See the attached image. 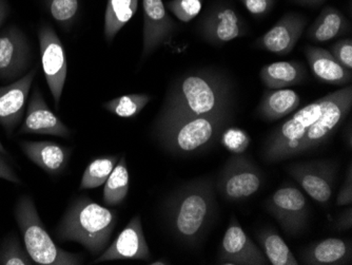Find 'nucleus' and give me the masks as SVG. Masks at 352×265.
Wrapping results in <instances>:
<instances>
[{
    "label": "nucleus",
    "instance_id": "obj_28",
    "mask_svg": "<svg viewBox=\"0 0 352 265\" xmlns=\"http://www.w3.org/2000/svg\"><path fill=\"white\" fill-rule=\"evenodd\" d=\"M150 100L147 93H132L104 103L102 108L118 118H131L138 116Z\"/></svg>",
    "mask_w": 352,
    "mask_h": 265
},
{
    "label": "nucleus",
    "instance_id": "obj_15",
    "mask_svg": "<svg viewBox=\"0 0 352 265\" xmlns=\"http://www.w3.org/2000/svg\"><path fill=\"white\" fill-rule=\"evenodd\" d=\"M37 66L7 86L0 87V125L11 136L23 120L25 104L37 74Z\"/></svg>",
    "mask_w": 352,
    "mask_h": 265
},
{
    "label": "nucleus",
    "instance_id": "obj_39",
    "mask_svg": "<svg viewBox=\"0 0 352 265\" xmlns=\"http://www.w3.org/2000/svg\"><path fill=\"white\" fill-rule=\"evenodd\" d=\"M10 14V6L8 0H0V27L5 23Z\"/></svg>",
    "mask_w": 352,
    "mask_h": 265
},
{
    "label": "nucleus",
    "instance_id": "obj_19",
    "mask_svg": "<svg viewBox=\"0 0 352 265\" xmlns=\"http://www.w3.org/2000/svg\"><path fill=\"white\" fill-rule=\"evenodd\" d=\"M25 157L49 175L63 173L69 164L71 149L50 141H23L19 143Z\"/></svg>",
    "mask_w": 352,
    "mask_h": 265
},
{
    "label": "nucleus",
    "instance_id": "obj_37",
    "mask_svg": "<svg viewBox=\"0 0 352 265\" xmlns=\"http://www.w3.org/2000/svg\"><path fill=\"white\" fill-rule=\"evenodd\" d=\"M0 179L11 182V183L21 184V180L19 175L15 173L10 163L3 157V153H0Z\"/></svg>",
    "mask_w": 352,
    "mask_h": 265
},
{
    "label": "nucleus",
    "instance_id": "obj_10",
    "mask_svg": "<svg viewBox=\"0 0 352 265\" xmlns=\"http://www.w3.org/2000/svg\"><path fill=\"white\" fill-rule=\"evenodd\" d=\"M31 48L25 33L15 25L0 33V81L12 83L29 72Z\"/></svg>",
    "mask_w": 352,
    "mask_h": 265
},
{
    "label": "nucleus",
    "instance_id": "obj_25",
    "mask_svg": "<svg viewBox=\"0 0 352 265\" xmlns=\"http://www.w3.org/2000/svg\"><path fill=\"white\" fill-rule=\"evenodd\" d=\"M138 7V0H108L104 12V33L109 43H112L120 30L131 21Z\"/></svg>",
    "mask_w": 352,
    "mask_h": 265
},
{
    "label": "nucleus",
    "instance_id": "obj_27",
    "mask_svg": "<svg viewBox=\"0 0 352 265\" xmlns=\"http://www.w3.org/2000/svg\"><path fill=\"white\" fill-rule=\"evenodd\" d=\"M258 242L271 265H298L294 255L282 237L274 229H265L258 233Z\"/></svg>",
    "mask_w": 352,
    "mask_h": 265
},
{
    "label": "nucleus",
    "instance_id": "obj_23",
    "mask_svg": "<svg viewBox=\"0 0 352 265\" xmlns=\"http://www.w3.org/2000/svg\"><path fill=\"white\" fill-rule=\"evenodd\" d=\"M349 21L333 7H326L307 31V37L316 43H327L336 37L348 34Z\"/></svg>",
    "mask_w": 352,
    "mask_h": 265
},
{
    "label": "nucleus",
    "instance_id": "obj_22",
    "mask_svg": "<svg viewBox=\"0 0 352 265\" xmlns=\"http://www.w3.org/2000/svg\"><path fill=\"white\" fill-rule=\"evenodd\" d=\"M300 103L296 91L287 88L269 90L264 93L256 112L263 120L274 122L296 112Z\"/></svg>",
    "mask_w": 352,
    "mask_h": 265
},
{
    "label": "nucleus",
    "instance_id": "obj_3",
    "mask_svg": "<svg viewBox=\"0 0 352 265\" xmlns=\"http://www.w3.org/2000/svg\"><path fill=\"white\" fill-rule=\"evenodd\" d=\"M215 207L212 180H195L167 198L164 203V219L176 240L186 246H195L210 227Z\"/></svg>",
    "mask_w": 352,
    "mask_h": 265
},
{
    "label": "nucleus",
    "instance_id": "obj_5",
    "mask_svg": "<svg viewBox=\"0 0 352 265\" xmlns=\"http://www.w3.org/2000/svg\"><path fill=\"white\" fill-rule=\"evenodd\" d=\"M231 112L203 116H160L154 136L166 151L190 156L205 151L217 142L230 120Z\"/></svg>",
    "mask_w": 352,
    "mask_h": 265
},
{
    "label": "nucleus",
    "instance_id": "obj_2",
    "mask_svg": "<svg viewBox=\"0 0 352 265\" xmlns=\"http://www.w3.org/2000/svg\"><path fill=\"white\" fill-rule=\"evenodd\" d=\"M227 77L210 70L187 73L170 86L160 116H203L231 112Z\"/></svg>",
    "mask_w": 352,
    "mask_h": 265
},
{
    "label": "nucleus",
    "instance_id": "obj_35",
    "mask_svg": "<svg viewBox=\"0 0 352 265\" xmlns=\"http://www.w3.org/2000/svg\"><path fill=\"white\" fill-rule=\"evenodd\" d=\"M247 11L255 17H264L272 10L274 0H241Z\"/></svg>",
    "mask_w": 352,
    "mask_h": 265
},
{
    "label": "nucleus",
    "instance_id": "obj_29",
    "mask_svg": "<svg viewBox=\"0 0 352 265\" xmlns=\"http://www.w3.org/2000/svg\"><path fill=\"white\" fill-rule=\"evenodd\" d=\"M118 160V156H104L92 160L85 169L79 189H94L104 185Z\"/></svg>",
    "mask_w": 352,
    "mask_h": 265
},
{
    "label": "nucleus",
    "instance_id": "obj_8",
    "mask_svg": "<svg viewBox=\"0 0 352 265\" xmlns=\"http://www.w3.org/2000/svg\"><path fill=\"white\" fill-rule=\"evenodd\" d=\"M267 211L276 218L285 233L296 236L307 224L309 209L305 195L294 186H283L265 203Z\"/></svg>",
    "mask_w": 352,
    "mask_h": 265
},
{
    "label": "nucleus",
    "instance_id": "obj_21",
    "mask_svg": "<svg viewBox=\"0 0 352 265\" xmlns=\"http://www.w3.org/2000/svg\"><path fill=\"white\" fill-rule=\"evenodd\" d=\"M302 264L341 265L350 264L352 248L350 241L339 238H328L304 249L300 254Z\"/></svg>",
    "mask_w": 352,
    "mask_h": 265
},
{
    "label": "nucleus",
    "instance_id": "obj_26",
    "mask_svg": "<svg viewBox=\"0 0 352 265\" xmlns=\"http://www.w3.org/2000/svg\"><path fill=\"white\" fill-rule=\"evenodd\" d=\"M102 201L107 206H118L122 204L129 193V170L126 166V157L118 160L112 173L104 184Z\"/></svg>",
    "mask_w": 352,
    "mask_h": 265
},
{
    "label": "nucleus",
    "instance_id": "obj_14",
    "mask_svg": "<svg viewBox=\"0 0 352 265\" xmlns=\"http://www.w3.org/2000/svg\"><path fill=\"white\" fill-rule=\"evenodd\" d=\"M144 31L142 61L171 39L177 29L163 0H142Z\"/></svg>",
    "mask_w": 352,
    "mask_h": 265
},
{
    "label": "nucleus",
    "instance_id": "obj_1",
    "mask_svg": "<svg viewBox=\"0 0 352 265\" xmlns=\"http://www.w3.org/2000/svg\"><path fill=\"white\" fill-rule=\"evenodd\" d=\"M351 108L352 87L346 86L300 109L269 134L263 148L265 161H285L323 145Z\"/></svg>",
    "mask_w": 352,
    "mask_h": 265
},
{
    "label": "nucleus",
    "instance_id": "obj_12",
    "mask_svg": "<svg viewBox=\"0 0 352 265\" xmlns=\"http://www.w3.org/2000/svg\"><path fill=\"white\" fill-rule=\"evenodd\" d=\"M201 37L210 45H221L246 36L248 27L229 6L219 5L206 12L199 25Z\"/></svg>",
    "mask_w": 352,
    "mask_h": 265
},
{
    "label": "nucleus",
    "instance_id": "obj_13",
    "mask_svg": "<svg viewBox=\"0 0 352 265\" xmlns=\"http://www.w3.org/2000/svg\"><path fill=\"white\" fill-rule=\"evenodd\" d=\"M217 264H269L264 253L247 236L235 215L231 217L229 226L223 235Z\"/></svg>",
    "mask_w": 352,
    "mask_h": 265
},
{
    "label": "nucleus",
    "instance_id": "obj_30",
    "mask_svg": "<svg viewBox=\"0 0 352 265\" xmlns=\"http://www.w3.org/2000/svg\"><path fill=\"white\" fill-rule=\"evenodd\" d=\"M52 19L65 30L72 27L79 12V0H43Z\"/></svg>",
    "mask_w": 352,
    "mask_h": 265
},
{
    "label": "nucleus",
    "instance_id": "obj_31",
    "mask_svg": "<svg viewBox=\"0 0 352 265\" xmlns=\"http://www.w3.org/2000/svg\"><path fill=\"white\" fill-rule=\"evenodd\" d=\"M35 264L27 251L21 246L19 238L10 235L0 244V265Z\"/></svg>",
    "mask_w": 352,
    "mask_h": 265
},
{
    "label": "nucleus",
    "instance_id": "obj_34",
    "mask_svg": "<svg viewBox=\"0 0 352 265\" xmlns=\"http://www.w3.org/2000/svg\"><path fill=\"white\" fill-rule=\"evenodd\" d=\"M332 56L339 61L342 66L348 70H352V41L341 39L334 43L329 51Z\"/></svg>",
    "mask_w": 352,
    "mask_h": 265
},
{
    "label": "nucleus",
    "instance_id": "obj_24",
    "mask_svg": "<svg viewBox=\"0 0 352 265\" xmlns=\"http://www.w3.org/2000/svg\"><path fill=\"white\" fill-rule=\"evenodd\" d=\"M306 76L305 67L298 61H278L263 67L260 72L261 81L270 90L296 86Z\"/></svg>",
    "mask_w": 352,
    "mask_h": 265
},
{
    "label": "nucleus",
    "instance_id": "obj_41",
    "mask_svg": "<svg viewBox=\"0 0 352 265\" xmlns=\"http://www.w3.org/2000/svg\"><path fill=\"white\" fill-rule=\"evenodd\" d=\"M150 264H152V265H167V264H170V263L168 262L167 260H157V261H153V262L150 263Z\"/></svg>",
    "mask_w": 352,
    "mask_h": 265
},
{
    "label": "nucleus",
    "instance_id": "obj_16",
    "mask_svg": "<svg viewBox=\"0 0 352 265\" xmlns=\"http://www.w3.org/2000/svg\"><path fill=\"white\" fill-rule=\"evenodd\" d=\"M150 257L151 254L144 233L142 220L140 215H135L122 229L113 243L107 247L93 262L102 263L114 260L148 261Z\"/></svg>",
    "mask_w": 352,
    "mask_h": 265
},
{
    "label": "nucleus",
    "instance_id": "obj_11",
    "mask_svg": "<svg viewBox=\"0 0 352 265\" xmlns=\"http://www.w3.org/2000/svg\"><path fill=\"white\" fill-rule=\"evenodd\" d=\"M286 169L302 189L318 203L325 204L331 199L337 162L329 160L304 162L292 164Z\"/></svg>",
    "mask_w": 352,
    "mask_h": 265
},
{
    "label": "nucleus",
    "instance_id": "obj_42",
    "mask_svg": "<svg viewBox=\"0 0 352 265\" xmlns=\"http://www.w3.org/2000/svg\"><path fill=\"white\" fill-rule=\"evenodd\" d=\"M0 153H3V156H7L8 150L6 149L5 146L3 145L1 141H0Z\"/></svg>",
    "mask_w": 352,
    "mask_h": 265
},
{
    "label": "nucleus",
    "instance_id": "obj_18",
    "mask_svg": "<svg viewBox=\"0 0 352 265\" xmlns=\"http://www.w3.org/2000/svg\"><path fill=\"white\" fill-rule=\"evenodd\" d=\"M307 25V19L300 14H286L274 27L255 41L258 48L276 55L289 54Z\"/></svg>",
    "mask_w": 352,
    "mask_h": 265
},
{
    "label": "nucleus",
    "instance_id": "obj_38",
    "mask_svg": "<svg viewBox=\"0 0 352 265\" xmlns=\"http://www.w3.org/2000/svg\"><path fill=\"white\" fill-rule=\"evenodd\" d=\"M336 227L339 231H350L352 229V206L348 205L345 211H342L336 221Z\"/></svg>",
    "mask_w": 352,
    "mask_h": 265
},
{
    "label": "nucleus",
    "instance_id": "obj_20",
    "mask_svg": "<svg viewBox=\"0 0 352 265\" xmlns=\"http://www.w3.org/2000/svg\"><path fill=\"white\" fill-rule=\"evenodd\" d=\"M304 52L312 73L318 81L334 86H342L351 82V70L342 66L329 51L307 45Z\"/></svg>",
    "mask_w": 352,
    "mask_h": 265
},
{
    "label": "nucleus",
    "instance_id": "obj_6",
    "mask_svg": "<svg viewBox=\"0 0 352 265\" xmlns=\"http://www.w3.org/2000/svg\"><path fill=\"white\" fill-rule=\"evenodd\" d=\"M14 217L23 235L25 251L35 264L79 265L84 262L80 254L66 252L54 242L45 229L35 202L23 195L16 202Z\"/></svg>",
    "mask_w": 352,
    "mask_h": 265
},
{
    "label": "nucleus",
    "instance_id": "obj_9",
    "mask_svg": "<svg viewBox=\"0 0 352 265\" xmlns=\"http://www.w3.org/2000/svg\"><path fill=\"white\" fill-rule=\"evenodd\" d=\"M262 183L260 169L243 156H234L223 166L217 189L228 201H241L254 195Z\"/></svg>",
    "mask_w": 352,
    "mask_h": 265
},
{
    "label": "nucleus",
    "instance_id": "obj_40",
    "mask_svg": "<svg viewBox=\"0 0 352 265\" xmlns=\"http://www.w3.org/2000/svg\"><path fill=\"white\" fill-rule=\"evenodd\" d=\"M326 0H292L296 5L305 6V7H318Z\"/></svg>",
    "mask_w": 352,
    "mask_h": 265
},
{
    "label": "nucleus",
    "instance_id": "obj_4",
    "mask_svg": "<svg viewBox=\"0 0 352 265\" xmlns=\"http://www.w3.org/2000/svg\"><path fill=\"white\" fill-rule=\"evenodd\" d=\"M116 223L118 211L80 195L71 202L54 233L59 242L79 243L91 254L100 256L108 246Z\"/></svg>",
    "mask_w": 352,
    "mask_h": 265
},
{
    "label": "nucleus",
    "instance_id": "obj_7",
    "mask_svg": "<svg viewBox=\"0 0 352 265\" xmlns=\"http://www.w3.org/2000/svg\"><path fill=\"white\" fill-rule=\"evenodd\" d=\"M38 41L43 74L55 107L58 109L68 73L66 51L55 30L49 23H43L39 27Z\"/></svg>",
    "mask_w": 352,
    "mask_h": 265
},
{
    "label": "nucleus",
    "instance_id": "obj_32",
    "mask_svg": "<svg viewBox=\"0 0 352 265\" xmlns=\"http://www.w3.org/2000/svg\"><path fill=\"white\" fill-rule=\"evenodd\" d=\"M166 8L183 23H189L201 13L203 0H170Z\"/></svg>",
    "mask_w": 352,
    "mask_h": 265
},
{
    "label": "nucleus",
    "instance_id": "obj_36",
    "mask_svg": "<svg viewBox=\"0 0 352 265\" xmlns=\"http://www.w3.org/2000/svg\"><path fill=\"white\" fill-rule=\"evenodd\" d=\"M352 204V170L351 164L348 168L347 176H346L345 181H344L342 189H340L339 195H338L337 205L338 206H348Z\"/></svg>",
    "mask_w": 352,
    "mask_h": 265
},
{
    "label": "nucleus",
    "instance_id": "obj_17",
    "mask_svg": "<svg viewBox=\"0 0 352 265\" xmlns=\"http://www.w3.org/2000/svg\"><path fill=\"white\" fill-rule=\"evenodd\" d=\"M19 134H47L68 138L71 136V130L49 108L39 88H35L32 93Z\"/></svg>",
    "mask_w": 352,
    "mask_h": 265
},
{
    "label": "nucleus",
    "instance_id": "obj_33",
    "mask_svg": "<svg viewBox=\"0 0 352 265\" xmlns=\"http://www.w3.org/2000/svg\"><path fill=\"white\" fill-rule=\"evenodd\" d=\"M223 142L233 153H243L248 147L249 138L243 130L230 128L223 132Z\"/></svg>",
    "mask_w": 352,
    "mask_h": 265
}]
</instances>
